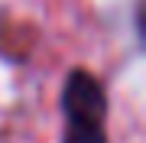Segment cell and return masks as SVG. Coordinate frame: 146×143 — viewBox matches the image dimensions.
<instances>
[{"label":"cell","mask_w":146,"mask_h":143,"mask_svg":"<svg viewBox=\"0 0 146 143\" xmlns=\"http://www.w3.org/2000/svg\"><path fill=\"white\" fill-rule=\"evenodd\" d=\"M62 111H65V117H72V114H98V117H107L104 85H101L94 75L75 69L65 78V85H62Z\"/></svg>","instance_id":"1"},{"label":"cell","mask_w":146,"mask_h":143,"mask_svg":"<svg viewBox=\"0 0 146 143\" xmlns=\"http://www.w3.org/2000/svg\"><path fill=\"white\" fill-rule=\"evenodd\" d=\"M65 120H68V127H65L62 143H107L104 117H98V114H72Z\"/></svg>","instance_id":"2"}]
</instances>
